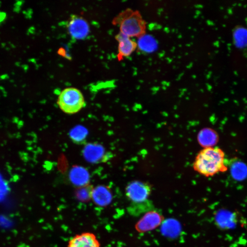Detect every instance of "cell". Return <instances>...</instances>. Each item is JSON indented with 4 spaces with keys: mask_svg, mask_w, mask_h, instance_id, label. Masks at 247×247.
I'll list each match as a JSON object with an SVG mask.
<instances>
[{
    "mask_svg": "<svg viewBox=\"0 0 247 247\" xmlns=\"http://www.w3.org/2000/svg\"><path fill=\"white\" fill-rule=\"evenodd\" d=\"M225 154L217 147H207L199 152L193 163V168L201 175L210 177L225 170Z\"/></svg>",
    "mask_w": 247,
    "mask_h": 247,
    "instance_id": "obj_1",
    "label": "cell"
},
{
    "mask_svg": "<svg viewBox=\"0 0 247 247\" xmlns=\"http://www.w3.org/2000/svg\"><path fill=\"white\" fill-rule=\"evenodd\" d=\"M119 25L120 32L130 38L139 37L145 34L146 24L138 11L128 9L119 14L113 21Z\"/></svg>",
    "mask_w": 247,
    "mask_h": 247,
    "instance_id": "obj_2",
    "label": "cell"
},
{
    "mask_svg": "<svg viewBox=\"0 0 247 247\" xmlns=\"http://www.w3.org/2000/svg\"><path fill=\"white\" fill-rule=\"evenodd\" d=\"M57 104L65 114H74L80 111L85 105L83 94L78 89L69 87L64 89L58 97Z\"/></svg>",
    "mask_w": 247,
    "mask_h": 247,
    "instance_id": "obj_3",
    "label": "cell"
},
{
    "mask_svg": "<svg viewBox=\"0 0 247 247\" xmlns=\"http://www.w3.org/2000/svg\"><path fill=\"white\" fill-rule=\"evenodd\" d=\"M151 191L149 184L136 181L130 183L126 187L125 195L130 203H138L148 200Z\"/></svg>",
    "mask_w": 247,
    "mask_h": 247,
    "instance_id": "obj_4",
    "label": "cell"
},
{
    "mask_svg": "<svg viewBox=\"0 0 247 247\" xmlns=\"http://www.w3.org/2000/svg\"><path fill=\"white\" fill-rule=\"evenodd\" d=\"M67 28L70 36L76 40H84L90 32L89 25L87 21L76 15L72 16L69 20Z\"/></svg>",
    "mask_w": 247,
    "mask_h": 247,
    "instance_id": "obj_5",
    "label": "cell"
},
{
    "mask_svg": "<svg viewBox=\"0 0 247 247\" xmlns=\"http://www.w3.org/2000/svg\"><path fill=\"white\" fill-rule=\"evenodd\" d=\"M163 219L162 215L154 210L143 216L136 224L135 228L140 233L152 231L162 223Z\"/></svg>",
    "mask_w": 247,
    "mask_h": 247,
    "instance_id": "obj_6",
    "label": "cell"
},
{
    "mask_svg": "<svg viewBox=\"0 0 247 247\" xmlns=\"http://www.w3.org/2000/svg\"><path fill=\"white\" fill-rule=\"evenodd\" d=\"M96 235L91 232H83L75 235L69 241L67 247H100Z\"/></svg>",
    "mask_w": 247,
    "mask_h": 247,
    "instance_id": "obj_7",
    "label": "cell"
},
{
    "mask_svg": "<svg viewBox=\"0 0 247 247\" xmlns=\"http://www.w3.org/2000/svg\"><path fill=\"white\" fill-rule=\"evenodd\" d=\"M116 40L118 42V54L119 60L130 56L137 48V43L125 35L121 32L116 36Z\"/></svg>",
    "mask_w": 247,
    "mask_h": 247,
    "instance_id": "obj_8",
    "label": "cell"
},
{
    "mask_svg": "<svg viewBox=\"0 0 247 247\" xmlns=\"http://www.w3.org/2000/svg\"><path fill=\"white\" fill-rule=\"evenodd\" d=\"M154 210L155 209L153 203L148 199L143 202L130 203L127 211L131 216L139 217Z\"/></svg>",
    "mask_w": 247,
    "mask_h": 247,
    "instance_id": "obj_9",
    "label": "cell"
},
{
    "mask_svg": "<svg viewBox=\"0 0 247 247\" xmlns=\"http://www.w3.org/2000/svg\"><path fill=\"white\" fill-rule=\"evenodd\" d=\"M70 178L73 184L83 187L87 185L89 182V174L85 168L80 166H76L70 170Z\"/></svg>",
    "mask_w": 247,
    "mask_h": 247,
    "instance_id": "obj_10",
    "label": "cell"
},
{
    "mask_svg": "<svg viewBox=\"0 0 247 247\" xmlns=\"http://www.w3.org/2000/svg\"><path fill=\"white\" fill-rule=\"evenodd\" d=\"M91 197L97 204L101 206L108 205L112 200V195L110 191L103 186H99L93 189Z\"/></svg>",
    "mask_w": 247,
    "mask_h": 247,
    "instance_id": "obj_11",
    "label": "cell"
},
{
    "mask_svg": "<svg viewBox=\"0 0 247 247\" xmlns=\"http://www.w3.org/2000/svg\"><path fill=\"white\" fill-rule=\"evenodd\" d=\"M103 152V148L100 145L89 144L84 149L83 155L87 161L90 162H95L101 158Z\"/></svg>",
    "mask_w": 247,
    "mask_h": 247,
    "instance_id": "obj_12",
    "label": "cell"
},
{
    "mask_svg": "<svg viewBox=\"0 0 247 247\" xmlns=\"http://www.w3.org/2000/svg\"><path fill=\"white\" fill-rule=\"evenodd\" d=\"M137 45L141 51L152 53L156 51L157 47V43L152 36L144 34L139 37Z\"/></svg>",
    "mask_w": 247,
    "mask_h": 247,
    "instance_id": "obj_13",
    "label": "cell"
},
{
    "mask_svg": "<svg viewBox=\"0 0 247 247\" xmlns=\"http://www.w3.org/2000/svg\"><path fill=\"white\" fill-rule=\"evenodd\" d=\"M217 223L222 227H233L234 223L235 218L233 214L226 211L220 212L216 217Z\"/></svg>",
    "mask_w": 247,
    "mask_h": 247,
    "instance_id": "obj_14",
    "label": "cell"
},
{
    "mask_svg": "<svg viewBox=\"0 0 247 247\" xmlns=\"http://www.w3.org/2000/svg\"><path fill=\"white\" fill-rule=\"evenodd\" d=\"M70 135L75 142L81 143L85 141L87 137V130L85 127L79 125L71 130Z\"/></svg>",
    "mask_w": 247,
    "mask_h": 247,
    "instance_id": "obj_15",
    "label": "cell"
}]
</instances>
